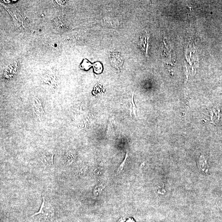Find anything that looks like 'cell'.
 <instances>
[{"label": "cell", "instance_id": "1", "mask_svg": "<svg viewBox=\"0 0 222 222\" xmlns=\"http://www.w3.org/2000/svg\"><path fill=\"white\" fill-rule=\"evenodd\" d=\"M43 202L39 212L35 213L32 217L36 216L40 219L50 221L54 216V209L51 204L46 202L43 195Z\"/></svg>", "mask_w": 222, "mask_h": 222}, {"label": "cell", "instance_id": "2", "mask_svg": "<svg viewBox=\"0 0 222 222\" xmlns=\"http://www.w3.org/2000/svg\"><path fill=\"white\" fill-rule=\"evenodd\" d=\"M54 154L46 153L41 156V161L42 164L47 168H52L53 167Z\"/></svg>", "mask_w": 222, "mask_h": 222}, {"label": "cell", "instance_id": "3", "mask_svg": "<svg viewBox=\"0 0 222 222\" xmlns=\"http://www.w3.org/2000/svg\"><path fill=\"white\" fill-rule=\"evenodd\" d=\"M77 157V154L73 151H69L65 153L64 157V162L65 166L69 167L72 166Z\"/></svg>", "mask_w": 222, "mask_h": 222}, {"label": "cell", "instance_id": "4", "mask_svg": "<svg viewBox=\"0 0 222 222\" xmlns=\"http://www.w3.org/2000/svg\"><path fill=\"white\" fill-rule=\"evenodd\" d=\"M148 37H141L139 41V45L141 47V50L143 51L146 57L148 56Z\"/></svg>", "mask_w": 222, "mask_h": 222}, {"label": "cell", "instance_id": "5", "mask_svg": "<svg viewBox=\"0 0 222 222\" xmlns=\"http://www.w3.org/2000/svg\"><path fill=\"white\" fill-rule=\"evenodd\" d=\"M33 105L34 107L35 112L39 116H42L43 113V107L40 101L34 100L33 101Z\"/></svg>", "mask_w": 222, "mask_h": 222}, {"label": "cell", "instance_id": "6", "mask_svg": "<svg viewBox=\"0 0 222 222\" xmlns=\"http://www.w3.org/2000/svg\"><path fill=\"white\" fill-rule=\"evenodd\" d=\"M114 126L113 125L111 120H110L109 118L108 123H107L106 135H107V136H111L112 135H113L114 133Z\"/></svg>", "mask_w": 222, "mask_h": 222}, {"label": "cell", "instance_id": "7", "mask_svg": "<svg viewBox=\"0 0 222 222\" xmlns=\"http://www.w3.org/2000/svg\"><path fill=\"white\" fill-rule=\"evenodd\" d=\"M200 168H201L202 171H205V170L207 168V161L204 156L202 155L200 158Z\"/></svg>", "mask_w": 222, "mask_h": 222}, {"label": "cell", "instance_id": "8", "mask_svg": "<svg viewBox=\"0 0 222 222\" xmlns=\"http://www.w3.org/2000/svg\"><path fill=\"white\" fill-rule=\"evenodd\" d=\"M134 94H135V90L133 91V94H132L131 99V103L132 104V109L133 115L135 116V118H137V113H136L137 109H136V105H135L134 101Z\"/></svg>", "mask_w": 222, "mask_h": 222}, {"label": "cell", "instance_id": "9", "mask_svg": "<svg viewBox=\"0 0 222 222\" xmlns=\"http://www.w3.org/2000/svg\"><path fill=\"white\" fill-rule=\"evenodd\" d=\"M88 170V167L86 166H83L80 167L77 171V174L79 176L84 175Z\"/></svg>", "mask_w": 222, "mask_h": 222}, {"label": "cell", "instance_id": "10", "mask_svg": "<svg viewBox=\"0 0 222 222\" xmlns=\"http://www.w3.org/2000/svg\"><path fill=\"white\" fill-rule=\"evenodd\" d=\"M128 157V152L127 151L124 160H123V161L122 163H121V164L120 166H119V168H118V172H121L122 170H123L124 167L126 165V162L127 160Z\"/></svg>", "mask_w": 222, "mask_h": 222}]
</instances>
